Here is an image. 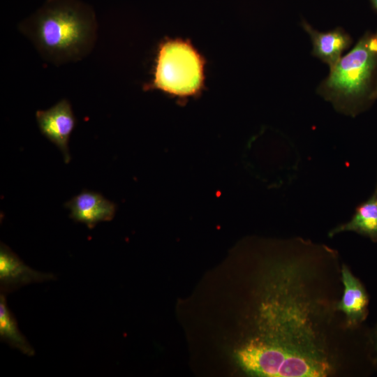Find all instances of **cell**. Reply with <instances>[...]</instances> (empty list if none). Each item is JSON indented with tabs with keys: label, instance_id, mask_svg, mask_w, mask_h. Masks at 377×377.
<instances>
[{
	"label": "cell",
	"instance_id": "obj_1",
	"mask_svg": "<svg viewBox=\"0 0 377 377\" xmlns=\"http://www.w3.org/2000/svg\"><path fill=\"white\" fill-rule=\"evenodd\" d=\"M342 263L337 251L300 237L277 242L258 305V332L239 350L266 377L346 374L357 330L337 309Z\"/></svg>",
	"mask_w": 377,
	"mask_h": 377
},
{
	"label": "cell",
	"instance_id": "obj_2",
	"mask_svg": "<svg viewBox=\"0 0 377 377\" xmlns=\"http://www.w3.org/2000/svg\"><path fill=\"white\" fill-rule=\"evenodd\" d=\"M23 27L43 56L61 63L80 59L90 50L96 25L87 5L76 0H48Z\"/></svg>",
	"mask_w": 377,
	"mask_h": 377
},
{
	"label": "cell",
	"instance_id": "obj_3",
	"mask_svg": "<svg viewBox=\"0 0 377 377\" xmlns=\"http://www.w3.org/2000/svg\"><path fill=\"white\" fill-rule=\"evenodd\" d=\"M330 69L317 93L347 116L369 109L377 100V30L366 31Z\"/></svg>",
	"mask_w": 377,
	"mask_h": 377
},
{
	"label": "cell",
	"instance_id": "obj_4",
	"mask_svg": "<svg viewBox=\"0 0 377 377\" xmlns=\"http://www.w3.org/2000/svg\"><path fill=\"white\" fill-rule=\"evenodd\" d=\"M204 67L203 58L189 42L165 40L158 47L154 80L145 88L178 98L197 96L204 87Z\"/></svg>",
	"mask_w": 377,
	"mask_h": 377
},
{
	"label": "cell",
	"instance_id": "obj_5",
	"mask_svg": "<svg viewBox=\"0 0 377 377\" xmlns=\"http://www.w3.org/2000/svg\"><path fill=\"white\" fill-rule=\"evenodd\" d=\"M36 117L41 133L61 150L64 162L69 163L68 142L75 124L69 102L62 99L47 110H38Z\"/></svg>",
	"mask_w": 377,
	"mask_h": 377
},
{
	"label": "cell",
	"instance_id": "obj_6",
	"mask_svg": "<svg viewBox=\"0 0 377 377\" xmlns=\"http://www.w3.org/2000/svg\"><path fill=\"white\" fill-rule=\"evenodd\" d=\"M341 280L343 291L337 309L343 315L347 327L357 330L368 316L369 295L362 283L345 263L341 267Z\"/></svg>",
	"mask_w": 377,
	"mask_h": 377
},
{
	"label": "cell",
	"instance_id": "obj_7",
	"mask_svg": "<svg viewBox=\"0 0 377 377\" xmlns=\"http://www.w3.org/2000/svg\"><path fill=\"white\" fill-rule=\"evenodd\" d=\"M52 273H43L27 266L6 245L0 247V290L6 294L33 283L54 280Z\"/></svg>",
	"mask_w": 377,
	"mask_h": 377
},
{
	"label": "cell",
	"instance_id": "obj_8",
	"mask_svg": "<svg viewBox=\"0 0 377 377\" xmlns=\"http://www.w3.org/2000/svg\"><path fill=\"white\" fill-rule=\"evenodd\" d=\"M301 25L311 38V54L330 68L339 61L343 52L353 43L351 36L340 27L322 32L315 29L304 20H302Z\"/></svg>",
	"mask_w": 377,
	"mask_h": 377
},
{
	"label": "cell",
	"instance_id": "obj_9",
	"mask_svg": "<svg viewBox=\"0 0 377 377\" xmlns=\"http://www.w3.org/2000/svg\"><path fill=\"white\" fill-rule=\"evenodd\" d=\"M71 211L70 217L84 223L89 229L101 221H111L117 206L101 193L84 191L65 204Z\"/></svg>",
	"mask_w": 377,
	"mask_h": 377
},
{
	"label": "cell",
	"instance_id": "obj_10",
	"mask_svg": "<svg viewBox=\"0 0 377 377\" xmlns=\"http://www.w3.org/2000/svg\"><path fill=\"white\" fill-rule=\"evenodd\" d=\"M348 231L355 232L369 238L374 242H377V179L371 195L357 205L348 221L332 228L328 232V236L332 237Z\"/></svg>",
	"mask_w": 377,
	"mask_h": 377
},
{
	"label": "cell",
	"instance_id": "obj_11",
	"mask_svg": "<svg viewBox=\"0 0 377 377\" xmlns=\"http://www.w3.org/2000/svg\"><path fill=\"white\" fill-rule=\"evenodd\" d=\"M0 339L23 354L31 357L35 350L20 331L17 323L8 308L6 294L0 295Z\"/></svg>",
	"mask_w": 377,
	"mask_h": 377
},
{
	"label": "cell",
	"instance_id": "obj_12",
	"mask_svg": "<svg viewBox=\"0 0 377 377\" xmlns=\"http://www.w3.org/2000/svg\"><path fill=\"white\" fill-rule=\"evenodd\" d=\"M371 359L372 364L377 369V323L370 334Z\"/></svg>",
	"mask_w": 377,
	"mask_h": 377
},
{
	"label": "cell",
	"instance_id": "obj_13",
	"mask_svg": "<svg viewBox=\"0 0 377 377\" xmlns=\"http://www.w3.org/2000/svg\"><path fill=\"white\" fill-rule=\"evenodd\" d=\"M374 10L377 13V0H369Z\"/></svg>",
	"mask_w": 377,
	"mask_h": 377
}]
</instances>
